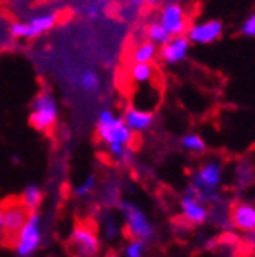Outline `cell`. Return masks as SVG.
I'll list each match as a JSON object with an SVG mask.
<instances>
[{
	"label": "cell",
	"instance_id": "obj_16",
	"mask_svg": "<svg viewBox=\"0 0 255 257\" xmlns=\"http://www.w3.org/2000/svg\"><path fill=\"white\" fill-rule=\"evenodd\" d=\"M159 57V48L147 40L138 43L132 49V63H154Z\"/></svg>",
	"mask_w": 255,
	"mask_h": 257
},
{
	"label": "cell",
	"instance_id": "obj_6",
	"mask_svg": "<svg viewBox=\"0 0 255 257\" xmlns=\"http://www.w3.org/2000/svg\"><path fill=\"white\" fill-rule=\"evenodd\" d=\"M58 23V13L49 11V13H42L29 17L28 20H20V22H13L8 28L11 37L14 39H23V40H31L37 39L49 31H52Z\"/></svg>",
	"mask_w": 255,
	"mask_h": 257
},
{
	"label": "cell",
	"instance_id": "obj_1",
	"mask_svg": "<svg viewBox=\"0 0 255 257\" xmlns=\"http://www.w3.org/2000/svg\"><path fill=\"white\" fill-rule=\"evenodd\" d=\"M223 178H225V167H223L221 161L217 158L205 159L191 173L188 188L211 208L220 204H225L221 195Z\"/></svg>",
	"mask_w": 255,
	"mask_h": 257
},
{
	"label": "cell",
	"instance_id": "obj_4",
	"mask_svg": "<svg viewBox=\"0 0 255 257\" xmlns=\"http://www.w3.org/2000/svg\"><path fill=\"white\" fill-rule=\"evenodd\" d=\"M119 210L125 219V231L130 239H139L145 243L154 239L156 230L153 223L136 204L124 199L119 202Z\"/></svg>",
	"mask_w": 255,
	"mask_h": 257
},
{
	"label": "cell",
	"instance_id": "obj_21",
	"mask_svg": "<svg viewBox=\"0 0 255 257\" xmlns=\"http://www.w3.org/2000/svg\"><path fill=\"white\" fill-rule=\"evenodd\" d=\"M180 146L185 152L193 153V155H200L206 150V144L203 138L197 134H188L180 140Z\"/></svg>",
	"mask_w": 255,
	"mask_h": 257
},
{
	"label": "cell",
	"instance_id": "obj_2",
	"mask_svg": "<svg viewBox=\"0 0 255 257\" xmlns=\"http://www.w3.org/2000/svg\"><path fill=\"white\" fill-rule=\"evenodd\" d=\"M58 103L51 90H40L31 104L29 122L37 132L49 135L58 121Z\"/></svg>",
	"mask_w": 255,
	"mask_h": 257
},
{
	"label": "cell",
	"instance_id": "obj_12",
	"mask_svg": "<svg viewBox=\"0 0 255 257\" xmlns=\"http://www.w3.org/2000/svg\"><path fill=\"white\" fill-rule=\"evenodd\" d=\"M231 227L247 234L255 231V205L246 201L235 202L229 208Z\"/></svg>",
	"mask_w": 255,
	"mask_h": 257
},
{
	"label": "cell",
	"instance_id": "obj_24",
	"mask_svg": "<svg viewBox=\"0 0 255 257\" xmlns=\"http://www.w3.org/2000/svg\"><path fill=\"white\" fill-rule=\"evenodd\" d=\"M145 242L139 239H130V242L127 243L124 248V255L125 257H142L145 252Z\"/></svg>",
	"mask_w": 255,
	"mask_h": 257
},
{
	"label": "cell",
	"instance_id": "obj_19",
	"mask_svg": "<svg viewBox=\"0 0 255 257\" xmlns=\"http://www.w3.org/2000/svg\"><path fill=\"white\" fill-rule=\"evenodd\" d=\"M19 198L31 211H37V208L40 207V204L43 201V193L39 185L31 184L23 190L22 196H19Z\"/></svg>",
	"mask_w": 255,
	"mask_h": 257
},
{
	"label": "cell",
	"instance_id": "obj_26",
	"mask_svg": "<svg viewBox=\"0 0 255 257\" xmlns=\"http://www.w3.org/2000/svg\"><path fill=\"white\" fill-rule=\"evenodd\" d=\"M241 34L246 37H255V13L246 17L241 25Z\"/></svg>",
	"mask_w": 255,
	"mask_h": 257
},
{
	"label": "cell",
	"instance_id": "obj_11",
	"mask_svg": "<svg viewBox=\"0 0 255 257\" xmlns=\"http://www.w3.org/2000/svg\"><path fill=\"white\" fill-rule=\"evenodd\" d=\"M182 216L191 225H202L209 219V207L202 202L188 187L179 202Z\"/></svg>",
	"mask_w": 255,
	"mask_h": 257
},
{
	"label": "cell",
	"instance_id": "obj_9",
	"mask_svg": "<svg viewBox=\"0 0 255 257\" xmlns=\"http://www.w3.org/2000/svg\"><path fill=\"white\" fill-rule=\"evenodd\" d=\"M97 135L101 143L106 146L119 144V146H132L135 140V134L127 127L122 118L115 116L112 121L106 124H97Z\"/></svg>",
	"mask_w": 255,
	"mask_h": 257
},
{
	"label": "cell",
	"instance_id": "obj_27",
	"mask_svg": "<svg viewBox=\"0 0 255 257\" xmlns=\"http://www.w3.org/2000/svg\"><path fill=\"white\" fill-rule=\"evenodd\" d=\"M246 242H247V245H249L250 248H253V249H255V231H253V233H247V234H246Z\"/></svg>",
	"mask_w": 255,
	"mask_h": 257
},
{
	"label": "cell",
	"instance_id": "obj_20",
	"mask_svg": "<svg viewBox=\"0 0 255 257\" xmlns=\"http://www.w3.org/2000/svg\"><path fill=\"white\" fill-rule=\"evenodd\" d=\"M253 179H255L253 166L249 163V161H240L235 167V185L244 188V187L250 185V182H253Z\"/></svg>",
	"mask_w": 255,
	"mask_h": 257
},
{
	"label": "cell",
	"instance_id": "obj_25",
	"mask_svg": "<svg viewBox=\"0 0 255 257\" xmlns=\"http://www.w3.org/2000/svg\"><path fill=\"white\" fill-rule=\"evenodd\" d=\"M95 184H97V178H95V175H89V176L75 188V195H77V198H84V196H87L89 193L95 188Z\"/></svg>",
	"mask_w": 255,
	"mask_h": 257
},
{
	"label": "cell",
	"instance_id": "obj_29",
	"mask_svg": "<svg viewBox=\"0 0 255 257\" xmlns=\"http://www.w3.org/2000/svg\"><path fill=\"white\" fill-rule=\"evenodd\" d=\"M0 233H4V213L0 210Z\"/></svg>",
	"mask_w": 255,
	"mask_h": 257
},
{
	"label": "cell",
	"instance_id": "obj_8",
	"mask_svg": "<svg viewBox=\"0 0 255 257\" xmlns=\"http://www.w3.org/2000/svg\"><path fill=\"white\" fill-rule=\"evenodd\" d=\"M42 242V217L39 211H33L28 217L16 240V252L19 257H29L34 254Z\"/></svg>",
	"mask_w": 255,
	"mask_h": 257
},
{
	"label": "cell",
	"instance_id": "obj_23",
	"mask_svg": "<svg viewBox=\"0 0 255 257\" xmlns=\"http://www.w3.org/2000/svg\"><path fill=\"white\" fill-rule=\"evenodd\" d=\"M103 234L107 240H115L121 234V228L113 216L107 214L103 219Z\"/></svg>",
	"mask_w": 255,
	"mask_h": 257
},
{
	"label": "cell",
	"instance_id": "obj_17",
	"mask_svg": "<svg viewBox=\"0 0 255 257\" xmlns=\"http://www.w3.org/2000/svg\"><path fill=\"white\" fill-rule=\"evenodd\" d=\"M145 39H147V42L156 45L157 48H161V46H164L171 37L167 34V31H165L161 25H159V22L154 20V22H150V23L145 26Z\"/></svg>",
	"mask_w": 255,
	"mask_h": 257
},
{
	"label": "cell",
	"instance_id": "obj_18",
	"mask_svg": "<svg viewBox=\"0 0 255 257\" xmlns=\"http://www.w3.org/2000/svg\"><path fill=\"white\" fill-rule=\"evenodd\" d=\"M77 86L86 93H97L101 89V78L95 71H84L77 78Z\"/></svg>",
	"mask_w": 255,
	"mask_h": 257
},
{
	"label": "cell",
	"instance_id": "obj_7",
	"mask_svg": "<svg viewBox=\"0 0 255 257\" xmlns=\"http://www.w3.org/2000/svg\"><path fill=\"white\" fill-rule=\"evenodd\" d=\"M157 22L161 25L170 37L185 36L189 26L188 11L182 4L177 2H164L157 14Z\"/></svg>",
	"mask_w": 255,
	"mask_h": 257
},
{
	"label": "cell",
	"instance_id": "obj_28",
	"mask_svg": "<svg viewBox=\"0 0 255 257\" xmlns=\"http://www.w3.org/2000/svg\"><path fill=\"white\" fill-rule=\"evenodd\" d=\"M165 2V0H145V5L148 7H159V5H162Z\"/></svg>",
	"mask_w": 255,
	"mask_h": 257
},
{
	"label": "cell",
	"instance_id": "obj_5",
	"mask_svg": "<svg viewBox=\"0 0 255 257\" xmlns=\"http://www.w3.org/2000/svg\"><path fill=\"white\" fill-rule=\"evenodd\" d=\"M0 210L4 213V242L14 246L22 228L33 211L20 201V198H8L4 201Z\"/></svg>",
	"mask_w": 255,
	"mask_h": 257
},
{
	"label": "cell",
	"instance_id": "obj_22",
	"mask_svg": "<svg viewBox=\"0 0 255 257\" xmlns=\"http://www.w3.org/2000/svg\"><path fill=\"white\" fill-rule=\"evenodd\" d=\"M110 155L119 161L121 164H129L132 161V149L129 146H119V144H110L107 146Z\"/></svg>",
	"mask_w": 255,
	"mask_h": 257
},
{
	"label": "cell",
	"instance_id": "obj_10",
	"mask_svg": "<svg viewBox=\"0 0 255 257\" xmlns=\"http://www.w3.org/2000/svg\"><path fill=\"white\" fill-rule=\"evenodd\" d=\"M223 34V25L220 20H200L191 23L185 32L189 43L194 45H211L217 42Z\"/></svg>",
	"mask_w": 255,
	"mask_h": 257
},
{
	"label": "cell",
	"instance_id": "obj_14",
	"mask_svg": "<svg viewBox=\"0 0 255 257\" xmlns=\"http://www.w3.org/2000/svg\"><path fill=\"white\" fill-rule=\"evenodd\" d=\"M122 121L133 134H142L154 124V113L129 106L124 112Z\"/></svg>",
	"mask_w": 255,
	"mask_h": 257
},
{
	"label": "cell",
	"instance_id": "obj_13",
	"mask_svg": "<svg viewBox=\"0 0 255 257\" xmlns=\"http://www.w3.org/2000/svg\"><path fill=\"white\" fill-rule=\"evenodd\" d=\"M191 43L185 36L171 37L164 46L159 48V57L165 64H179L182 63L189 52Z\"/></svg>",
	"mask_w": 255,
	"mask_h": 257
},
{
	"label": "cell",
	"instance_id": "obj_15",
	"mask_svg": "<svg viewBox=\"0 0 255 257\" xmlns=\"http://www.w3.org/2000/svg\"><path fill=\"white\" fill-rule=\"evenodd\" d=\"M156 68L153 63H132L129 69L130 81L135 86H148L156 83Z\"/></svg>",
	"mask_w": 255,
	"mask_h": 257
},
{
	"label": "cell",
	"instance_id": "obj_31",
	"mask_svg": "<svg viewBox=\"0 0 255 257\" xmlns=\"http://www.w3.org/2000/svg\"><path fill=\"white\" fill-rule=\"evenodd\" d=\"M106 257H119V255H118L116 252H109V254H107Z\"/></svg>",
	"mask_w": 255,
	"mask_h": 257
},
{
	"label": "cell",
	"instance_id": "obj_3",
	"mask_svg": "<svg viewBox=\"0 0 255 257\" xmlns=\"http://www.w3.org/2000/svg\"><path fill=\"white\" fill-rule=\"evenodd\" d=\"M98 230L92 222H77L66 240V249L71 257H98L100 254Z\"/></svg>",
	"mask_w": 255,
	"mask_h": 257
},
{
	"label": "cell",
	"instance_id": "obj_30",
	"mask_svg": "<svg viewBox=\"0 0 255 257\" xmlns=\"http://www.w3.org/2000/svg\"><path fill=\"white\" fill-rule=\"evenodd\" d=\"M165 2H177V4H182V2H186V0H165Z\"/></svg>",
	"mask_w": 255,
	"mask_h": 257
}]
</instances>
